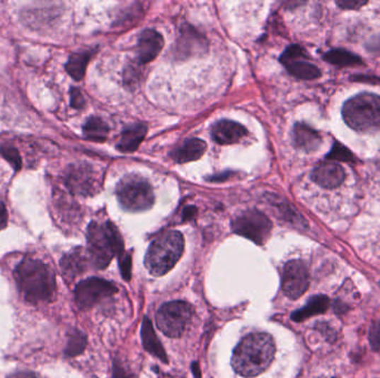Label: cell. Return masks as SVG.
Here are the masks:
<instances>
[{"mask_svg":"<svg viewBox=\"0 0 380 378\" xmlns=\"http://www.w3.org/2000/svg\"><path fill=\"white\" fill-rule=\"evenodd\" d=\"M276 354V345L270 335L253 333L243 337L236 346L231 366L236 373L243 377H255L264 373Z\"/></svg>","mask_w":380,"mask_h":378,"instance_id":"6da1fadb","label":"cell"},{"mask_svg":"<svg viewBox=\"0 0 380 378\" xmlns=\"http://www.w3.org/2000/svg\"><path fill=\"white\" fill-rule=\"evenodd\" d=\"M15 276L27 301L37 303L50 300L54 295L56 290L54 272L42 261L27 257L19 263Z\"/></svg>","mask_w":380,"mask_h":378,"instance_id":"7a4b0ae2","label":"cell"},{"mask_svg":"<svg viewBox=\"0 0 380 378\" xmlns=\"http://www.w3.org/2000/svg\"><path fill=\"white\" fill-rule=\"evenodd\" d=\"M88 255L93 266L106 268L116 255L124 253V241L112 222H91L87 230Z\"/></svg>","mask_w":380,"mask_h":378,"instance_id":"3957f363","label":"cell"},{"mask_svg":"<svg viewBox=\"0 0 380 378\" xmlns=\"http://www.w3.org/2000/svg\"><path fill=\"white\" fill-rule=\"evenodd\" d=\"M342 118L347 126L360 134L380 131V95L362 93L344 103Z\"/></svg>","mask_w":380,"mask_h":378,"instance_id":"277c9868","label":"cell"},{"mask_svg":"<svg viewBox=\"0 0 380 378\" xmlns=\"http://www.w3.org/2000/svg\"><path fill=\"white\" fill-rule=\"evenodd\" d=\"M184 247L185 240L180 232H165L154 240L148 247L146 268L151 276H165L177 264L184 252Z\"/></svg>","mask_w":380,"mask_h":378,"instance_id":"5b68a950","label":"cell"},{"mask_svg":"<svg viewBox=\"0 0 380 378\" xmlns=\"http://www.w3.org/2000/svg\"><path fill=\"white\" fill-rule=\"evenodd\" d=\"M116 193L120 206L127 211H146L155 202V194L150 183L139 175L125 177L118 183Z\"/></svg>","mask_w":380,"mask_h":378,"instance_id":"8992f818","label":"cell"},{"mask_svg":"<svg viewBox=\"0 0 380 378\" xmlns=\"http://www.w3.org/2000/svg\"><path fill=\"white\" fill-rule=\"evenodd\" d=\"M194 309L184 301H173L163 304L156 315V324L166 336L177 338L185 332L192 321Z\"/></svg>","mask_w":380,"mask_h":378,"instance_id":"52a82bcc","label":"cell"},{"mask_svg":"<svg viewBox=\"0 0 380 378\" xmlns=\"http://www.w3.org/2000/svg\"><path fill=\"white\" fill-rule=\"evenodd\" d=\"M231 229L236 235L246 237L257 245H263L270 237L272 223L264 213L249 210L234 220Z\"/></svg>","mask_w":380,"mask_h":378,"instance_id":"ba28073f","label":"cell"},{"mask_svg":"<svg viewBox=\"0 0 380 378\" xmlns=\"http://www.w3.org/2000/svg\"><path fill=\"white\" fill-rule=\"evenodd\" d=\"M117 293V288L104 278H91L76 286L75 300L78 307L88 309Z\"/></svg>","mask_w":380,"mask_h":378,"instance_id":"9c48e42d","label":"cell"},{"mask_svg":"<svg viewBox=\"0 0 380 378\" xmlns=\"http://www.w3.org/2000/svg\"><path fill=\"white\" fill-rule=\"evenodd\" d=\"M280 62L297 79L313 80L321 76V69L309 60L307 52L299 45L288 47L282 54Z\"/></svg>","mask_w":380,"mask_h":378,"instance_id":"30bf717a","label":"cell"},{"mask_svg":"<svg viewBox=\"0 0 380 378\" xmlns=\"http://www.w3.org/2000/svg\"><path fill=\"white\" fill-rule=\"evenodd\" d=\"M309 286V272L303 261L292 260L284 265L282 288L284 295L292 300L299 299Z\"/></svg>","mask_w":380,"mask_h":378,"instance_id":"8fae6325","label":"cell"},{"mask_svg":"<svg viewBox=\"0 0 380 378\" xmlns=\"http://www.w3.org/2000/svg\"><path fill=\"white\" fill-rule=\"evenodd\" d=\"M103 178L91 165L71 167L67 175V186L76 194L93 196L100 190Z\"/></svg>","mask_w":380,"mask_h":378,"instance_id":"7c38bea8","label":"cell"},{"mask_svg":"<svg viewBox=\"0 0 380 378\" xmlns=\"http://www.w3.org/2000/svg\"><path fill=\"white\" fill-rule=\"evenodd\" d=\"M346 178V173L342 165L335 163H321L311 172V180L325 189H335L342 186Z\"/></svg>","mask_w":380,"mask_h":378,"instance_id":"4fadbf2b","label":"cell"},{"mask_svg":"<svg viewBox=\"0 0 380 378\" xmlns=\"http://www.w3.org/2000/svg\"><path fill=\"white\" fill-rule=\"evenodd\" d=\"M163 47V38L157 31L146 30L138 39L137 54L140 64H148L161 54Z\"/></svg>","mask_w":380,"mask_h":378,"instance_id":"5bb4252c","label":"cell"},{"mask_svg":"<svg viewBox=\"0 0 380 378\" xmlns=\"http://www.w3.org/2000/svg\"><path fill=\"white\" fill-rule=\"evenodd\" d=\"M245 126L231 120H220L212 128V139L219 144H233L246 136Z\"/></svg>","mask_w":380,"mask_h":378,"instance_id":"9a60e30c","label":"cell"},{"mask_svg":"<svg viewBox=\"0 0 380 378\" xmlns=\"http://www.w3.org/2000/svg\"><path fill=\"white\" fill-rule=\"evenodd\" d=\"M292 141L298 150L315 152L321 146V136L315 129L306 124H296L292 130Z\"/></svg>","mask_w":380,"mask_h":378,"instance_id":"2e32d148","label":"cell"},{"mask_svg":"<svg viewBox=\"0 0 380 378\" xmlns=\"http://www.w3.org/2000/svg\"><path fill=\"white\" fill-rule=\"evenodd\" d=\"M202 50L204 52L206 50V42L200 35L192 27H184L181 29L178 46H177V54L180 57H184V56L198 54Z\"/></svg>","mask_w":380,"mask_h":378,"instance_id":"e0dca14e","label":"cell"},{"mask_svg":"<svg viewBox=\"0 0 380 378\" xmlns=\"http://www.w3.org/2000/svg\"><path fill=\"white\" fill-rule=\"evenodd\" d=\"M89 259L88 252H85L83 249H75L71 252L62 257L60 266L62 272L68 278H74L85 272L88 266Z\"/></svg>","mask_w":380,"mask_h":378,"instance_id":"ac0fdd59","label":"cell"},{"mask_svg":"<svg viewBox=\"0 0 380 378\" xmlns=\"http://www.w3.org/2000/svg\"><path fill=\"white\" fill-rule=\"evenodd\" d=\"M147 134V126L144 124H136L125 129L120 138L117 149L125 153H132L139 148L142 140L145 139Z\"/></svg>","mask_w":380,"mask_h":378,"instance_id":"d6986e66","label":"cell"},{"mask_svg":"<svg viewBox=\"0 0 380 378\" xmlns=\"http://www.w3.org/2000/svg\"><path fill=\"white\" fill-rule=\"evenodd\" d=\"M142 345H144V348L147 352L159 358L161 362H165V363L168 362V358L166 355L163 345H161V341L158 340L157 335L154 331L153 323L150 321L148 317H145L142 321Z\"/></svg>","mask_w":380,"mask_h":378,"instance_id":"ffe728a7","label":"cell"},{"mask_svg":"<svg viewBox=\"0 0 380 378\" xmlns=\"http://www.w3.org/2000/svg\"><path fill=\"white\" fill-rule=\"evenodd\" d=\"M206 149H207V146L202 140L190 139L177 148L173 152L171 157L178 163H192V161L200 159L204 155Z\"/></svg>","mask_w":380,"mask_h":378,"instance_id":"44dd1931","label":"cell"},{"mask_svg":"<svg viewBox=\"0 0 380 378\" xmlns=\"http://www.w3.org/2000/svg\"><path fill=\"white\" fill-rule=\"evenodd\" d=\"M329 299L325 295H316L307 302L303 309H297L292 314V321H303L315 315L323 314L328 309Z\"/></svg>","mask_w":380,"mask_h":378,"instance_id":"7402d4cb","label":"cell"},{"mask_svg":"<svg viewBox=\"0 0 380 378\" xmlns=\"http://www.w3.org/2000/svg\"><path fill=\"white\" fill-rule=\"evenodd\" d=\"M323 59L338 67H354L362 64V58L346 49H333L326 52Z\"/></svg>","mask_w":380,"mask_h":378,"instance_id":"603a6c76","label":"cell"},{"mask_svg":"<svg viewBox=\"0 0 380 378\" xmlns=\"http://www.w3.org/2000/svg\"><path fill=\"white\" fill-rule=\"evenodd\" d=\"M91 58V52H76V54H71L68 59L67 64H66V70L74 79L79 81L85 76L86 69H87Z\"/></svg>","mask_w":380,"mask_h":378,"instance_id":"cb8c5ba5","label":"cell"},{"mask_svg":"<svg viewBox=\"0 0 380 378\" xmlns=\"http://www.w3.org/2000/svg\"><path fill=\"white\" fill-rule=\"evenodd\" d=\"M84 136L88 140L104 142L109 134V126L100 118L91 117L84 126Z\"/></svg>","mask_w":380,"mask_h":378,"instance_id":"d4e9b609","label":"cell"},{"mask_svg":"<svg viewBox=\"0 0 380 378\" xmlns=\"http://www.w3.org/2000/svg\"><path fill=\"white\" fill-rule=\"evenodd\" d=\"M86 344H87V338L85 334L75 329L73 333H70L67 348L65 350L66 355L69 358L79 355L85 350Z\"/></svg>","mask_w":380,"mask_h":378,"instance_id":"484cf974","label":"cell"},{"mask_svg":"<svg viewBox=\"0 0 380 378\" xmlns=\"http://www.w3.org/2000/svg\"><path fill=\"white\" fill-rule=\"evenodd\" d=\"M327 160L333 161H345V163H352L355 161V155H352L348 148L342 146L340 142H335L334 146L331 148L330 152L326 155Z\"/></svg>","mask_w":380,"mask_h":378,"instance_id":"4316f807","label":"cell"},{"mask_svg":"<svg viewBox=\"0 0 380 378\" xmlns=\"http://www.w3.org/2000/svg\"><path fill=\"white\" fill-rule=\"evenodd\" d=\"M0 152H1V155L7 160L8 163L13 165L15 170H21V155H19L18 150L6 144V146L0 148Z\"/></svg>","mask_w":380,"mask_h":378,"instance_id":"83f0119b","label":"cell"},{"mask_svg":"<svg viewBox=\"0 0 380 378\" xmlns=\"http://www.w3.org/2000/svg\"><path fill=\"white\" fill-rule=\"evenodd\" d=\"M120 268L125 280H129L132 278V255L125 252L120 255Z\"/></svg>","mask_w":380,"mask_h":378,"instance_id":"f1b7e54d","label":"cell"},{"mask_svg":"<svg viewBox=\"0 0 380 378\" xmlns=\"http://www.w3.org/2000/svg\"><path fill=\"white\" fill-rule=\"evenodd\" d=\"M369 341L372 348L375 350H380V321L372 325L369 333Z\"/></svg>","mask_w":380,"mask_h":378,"instance_id":"f546056e","label":"cell"},{"mask_svg":"<svg viewBox=\"0 0 380 378\" xmlns=\"http://www.w3.org/2000/svg\"><path fill=\"white\" fill-rule=\"evenodd\" d=\"M337 6L342 8V9H346V11H358L360 8L367 5V1H358V0H339L337 1Z\"/></svg>","mask_w":380,"mask_h":378,"instance_id":"4dcf8cb0","label":"cell"},{"mask_svg":"<svg viewBox=\"0 0 380 378\" xmlns=\"http://www.w3.org/2000/svg\"><path fill=\"white\" fill-rule=\"evenodd\" d=\"M71 106L76 109H81L85 106V99H84L83 95L81 91L78 90L77 88H73L71 89Z\"/></svg>","mask_w":380,"mask_h":378,"instance_id":"1f68e13d","label":"cell"},{"mask_svg":"<svg viewBox=\"0 0 380 378\" xmlns=\"http://www.w3.org/2000/svg\"><path fill=\"white\" fill-rule=\"evenodd\" d=\"M366 49L376 56H380V35L370 39L369 42L366 44Z\"/></svg>","mask_w":380,"mask_h":378,"instance_id":"d6a6232c","label":"cell"},{"mask_svg":"<svg viewBox=\"0 0 380 378\" xmlns=\"http://www.w3.org/2000/svg\"><path fill=\"white\" fill-rule=\"evenodd\" d=\"M8 213L5 204L0 201V231L7 227Z\"/></svg>","mask_w":380,"mask_h":378,"instance_id":"836d02e7","label":"cell"},{"mask_svg":"<svg viewBox=\"0 0 380 378\" xmlns=\"http://www.w3.org/2000/svg\"><path fill=\"white\" fill-rule=\"evenodd\" d=\"M113 378H130L128 376V373L125 371L124 367H122L120 364H115L114 374H113Z\"/></svg>","mask_w":380,"mask_h":378,"instance_id":"e575fe53","label":"cell"},{"mask_svg":"<svg viewBox=\"0 0 380 378\" xmlns=\"http://www.w3.org/2000/svg\"><path fill=\"white\" fill-rule=\"evenodd\" d=\"M7 378H37L36 375L31 372H19V373L11 374Z\"/></svg>","mask_w":380,"mask_h":378,"instance_id":"d590c367","label":"cell"},{"mask_svg":"<svg viewBox=\"0 0 380 378\" xmlns=\"http://www.w3.org/2000/svg\"><path fill=\"white\" fill-rule=\"evenodd\" d=\"M356 81H364V83H379L380 85V78L376 77H367V76H360V77H355Z\"/></svg>","mask_w":380,"mask_h":378,"instance_id":"8d00e7d4","label":"cell"},{"mask_svg":"<svg viewBox=\"0 0 380 378\" xmlns=\"http://www.w3.org/2000/svg\"><path fill=\"white\" fill-rule=\"evenodd\" d=\"M196 208H194V206H189V208H185L184 213H183L184 220H192L196 215Z\"/></svg>","mask_w":380,"mask_h":378,"instance_id":"74e56055","label":"cell"}]
</instances>
